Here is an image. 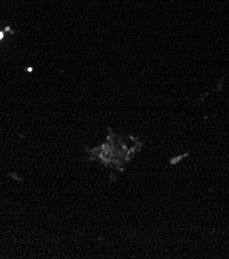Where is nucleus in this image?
<instances>
[{
  "mask_svg": "<svg viewBox=\"0 0 229 259\" xmlns=\"http://www.w3.org/2000/svg\"><path fill=\"white\" fill-rule=\"evenodd\" d=\"M4 37V33L3 32H0V39H2Z\"/></svg>",
  "mask_w": 229,
  "mask_h": 259,
  "instance_id": "1",
  "label": "nucleus"
}]
</instances>
